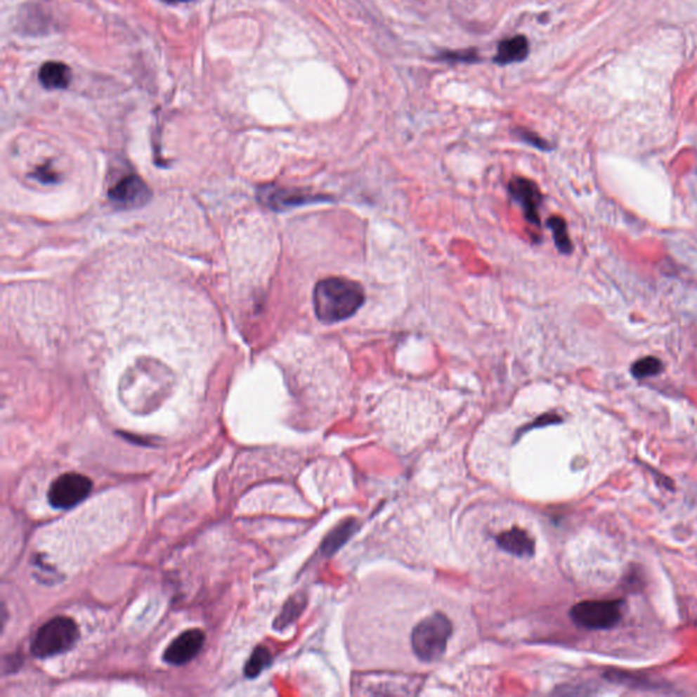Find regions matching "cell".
I'll use <instances>...</instances> for the list:
<instances>
[{"mask_svg": "<svg viewBox=\"0 0 697 697\" xmlns=\"http://www.w3.org/2000/svg\"><path fill=\"white\" fill-rule=\"evenodd\" d=\"M79 637L75 621L65 615H58L46 621L32 639L30 653L39 659L51 658L72 649Z\"/></svg>", "mask_w": 697, "mask_h": 697, "instance_id": "cell-4", "label": "cell"}, {"mask_svg": "<svg viewBox=\"0 0 697 697\" xmlns=\"http://www.w3.org/2000/svg\"><path fill=\"white\" fill-rule=\"evenodd\" d=\"M451 636V620L445 614L436 611L424 617L414 627L410 634L412 650L421 662L432 663L445 653Z\"/></svg>", "mask_w": 697, "mask_h": 697, "instance_id": "cell-3", "label": "cell"}, {"mask_svg": "<svg viewBox=\"0 0 697 697\" xmlns=\"http://www.w3.org/2000/svg\"><path fill=\"white\" fill-rule=\"evenodd\" d=\"M165 3H169V4H177V3H184V1H190V0H162Z\"/></svg>", "mask_w": 697, "mask_h": 697, "instance_id": "cell-21", "label": "cell"}, {"mask_svg": "<svg viewBox=\"0 0 697 697\" xmlns=\"http://www.w3.org/2000/svg\"><path fill=\"white\" fill-rule=\"evenodd\" d=\"M354 530H356L354 522H346L339 524L332 533H330L327 535L326 540L322 544V552L326 556H330V554L335 553L351 537V534L354 533Z\"/></svg>", "mask_w": 697, "mask_h": 697, "instance_id": "cell-14", "label": "cell"}, {"mask_svg": "<svg viewBox=\"0 0 697 697\" xmlns=\"http://www.w3.org/2000/svg\"><path fill=\"white\" fill-rule=\"evenodd\" d=\"M496 542L504 552L518 557L533 556L535 552L534 540L519 527H512L501 533L496 537Z\"/></svg>", "mask_w": 697, "mask_h": 697, "instance_id": "cell-11", "label": "cell"}, {"mask_svg": "<svg viewBox=\"0 0 697 697\" xmlns=\"http://www.w3.org/2000/svg\"><path fill=\"white\" fill-rule=\"evenodd\" d=\"M71 78V68L62 62H46L39 71V81L48 90L67 89Z\"/></svg>", "mask_w": 697, "mask_h": 697, "instance_id": "cell-12", "label": "cell"}, {"mask_svg": "<svg viewBox=\"0 0 697 697\" xmlns=\"http://www.w3.org/2000/svg\"><path fill=\"white\" fill-rule=\"evenodd\" d=\"M440 59L450 60V62L473 63V62L478 60V53L476 49H467V51H459V52H445V53H440Z\"/></svg>", "mask_w": 697, "mask_h": 697, "instance_id": "cell-20", "label": "cell"}, {"mask_svg": "<svg viewBox=\"0 0 697 697\" xmlns=\"http://www.w3.org/2000/svg\"><path fill=\"white\" fill-rule=\"evenodd\" d=\"M204 633L200 630H188L180 633L164 653V660L172 666H181L193 660L204 644Z\"/></svg>", "mask_w": 697, "mask_h": 697, "instance_id": "cell-10", "label": "cell"}, {"mask_svg": "<svg viewBox=\"0 0 697 697\" xmlns=\"http://www.w3.org/2000/svg\"><path fill=\"white\" fill-rule=\"evenodd\" d=\"M316 318L325 325L345 322L365 304L361 283L345 277H328L316 283L312 294Z\"/></svg>", "mask_w": 697, "mask_h": 697, "instance_id": "cell-2", "label": "cell"}, {"mask_svg": "<svg viewBox=\"0 0 697 697\" xmlns=\"http://www.w3.org/2000/svg\"><path fill=\"white\" fill-rule=\"evenodd\" d=\"M261 200L271 210L285 211L311 203L331 200L330 196L313 195L297 188H283L277 185H266L259 190Z\"/></svg>", "mask_w": 697, "mask_h": 697, "instance_id": "cell-7", "label": "cell"}, {"mask_svg": "<svg viewBox=\"0 0 697 697\" xmlns=\"http://www.w3.org/2000/svg\"><path fill=\"white\" fill-rule=\"evenodd\" d=\"M93 489L91 479L79 473H65L48 490V501L56 509H71L86 499Z\"/></svg>", "mask_w": 697, "mask_h": 697, "instance_id": "cell-6", "label": "cell"}, {"mask_svg": "<svg viewBox=\"0 0 697 697\" xmlns=\"http://www.w3.org/2000/svg\"><path fill=\"white\" fill-rule=\"evenodd\" d=\"M515 135L521 141H523L524 143H527V145H530V146H533L535 149H540V150H544V152H549V150L553 149L552 145L547 141H545L540 135L534 133L533 131L526 130V129H521L519 127V129L515 130Z\"/></svg>", "mask_w": 697, "mask_h": 697, "instance_id": "cell-19", "label": "cell"}, {"mask_svg": "<svg viewBox=\"0 0 697 697\" xmlns=\"http://www.w3.org/2000/svg\"><path fill=\"white\" fill-rule=\"evenodd\" d=\"M624 602L614 601H583L571 609L572 621L586 630L602 631L615 627L623 617Z\"/></svg>", "mask_w": 697, "mask_h": 697, "instance_id": "cell-5", "label": "cell"}, {"mask_svg": "<svg viewBox=\"0 0 697 697\" xmlns=\"http://www.w3.org/2000/svg\"><path fill=\"white\" fill-rule=\"evenodd\" d=\"M271 659L273 656L268 649L264 646H258L245 662L244 675L247 678H256L266 667L270 666Z\"/></svg>", "mask_w": 697, "mask_h": 697, "instance_id": "cell-16", "label": "cell"}, {"mask_svg": "<svg viewBox=\"0 0 697 697\" xmlns=\"http://www.w3.org/2000/svg\"><path fill=\"white\" fill-rule=\"evenodd\" d=\"M631 372L636 379L653 377V376H658L663 372V363L656 357L649 356V357H644V358L636 361L632 365Z\"/></svg>", "mask_w": 697, "mask_h": 697, "instance_id": "cell-18", "label": "cell"}, {"mask_svg": "<svg viewBox=\"0 0 697 697\" xmlns=\"http://www.w3.org/2000/svg\"><path fill=\"white\" fill-rule=\"evenodd\" d=\"M305 602H306L305 597L300 595V594L290 598L286 602V605L283 606L281 614L277 617V620L274 623V628L278 631H282L285 628H287L301 614V611L305 608Z\"/></svg>", "mask_w": 697, "mask_h": 697, "instance_id": "cell-15", "label": "cell"}, {"mask_svg": "<svg viewBox=\"0 0 697 697\" xmlns=\"http://www.w3.org/2000/svg\"><path fill=\"white\" fill-rule=\"evenodd\" d=\"M174 372L152 357H141L122 376L119 396L133 413H149L171 393Z\"/></svg>", "mask_w": 697, "mask_h": 697, "instance_id": "cell-1", "label": "cell"}, {"mask_svg": "<svg viewBox=\"0 0 697 697\" xmlns=\"http://www.w3.org/2000/svg\"><path fill=\"white\" fill-rule=\"evenodd\" d=\"M109 199L120 209H136L150 199V190L136 174L123 176L109 190Z\"/></svg>", "mask_w": 697, "mask_h": 697, "instance_id": "cell-9", "label": "cell"}, {"mask_svg": "<svg viewBox=\"0 0 697 697\" xmlns=\"http://www.w3.org/2000/svg\"><path fill=\"white\" fill-rule=\"evenodd\" d=\"M528 52L530 46L527 39L524 36H515L499 44L495 62L501 65L519 63L528 56Z\"/></svg>", "mask_w": 697, "mask_h": 697, "instance_id": "cell-13", "label": "cell"}, {"mask_svg": "<svg viewBox=\"0 0 697 697\" xmlns=\"http://www.w3.org/2000/svg\"><path fill=\"white\" fill-rule=\"evenodd\" d=\"M546 223H547L549 229L553 233V240H554V244H556L557 249L561 254H564V255H569L572 252V249H573V245H572V241H571L569 236H568V230H566V223L564 218L559 217V216H553V217L547 219Z\"/></svg>", "mask_w": 697, "mask_h": 697, "instance_id": "cell-17", "label": "cell"}, {"mask_svg": "<svg viewBox=\"0 0 697 697\" xmlns=\"http://www.w3.org/2000/svg\"><path fill=\"white\" fill-rule=\"evenodd\" d=\"M511 197L521 206L526 221L533 226H541L540 206L542 204V194L538 185L524 177H514L508 184Z\"/></svg>", "mask_w": 697, "mask_h": 697, "instance_id": "cell-8", "label": "cell"}]
</instances>
